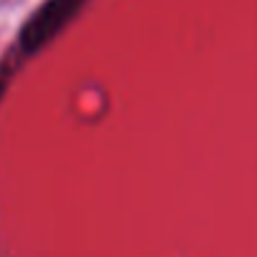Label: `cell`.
Listing matches in <instances>:
<instances>
[{
	"mask_svg": "<svg viewBox=\"0 0 257 257\" xmlns=\"http://www.w3.org/2000/svg\"><path fill=\"white\" fill-rule=\"evenodd\" d=\"M81 11V0H46L21 31V48L33 53L51 43Z\"/></svg>",
	"mask_w": 257,
	"mask_h": 257,
	"instance_id": "6da1fadb",
	"label": "cell"
},
{
	"mask_svg": "<svg viewBox=\"0 0 257 257\" xmlns=\"http://www.w3.org/2000/svg\"><path fill=\"white\" fill-rule=\"evenodd\" d=\"M0 91H3V86H0Z\"/></svg>",
	"mask_w": 257,
	"mask_h": 257,
	"instance_id": "7a4b0ae2",
	"label": "cell"
}]
</instances>
